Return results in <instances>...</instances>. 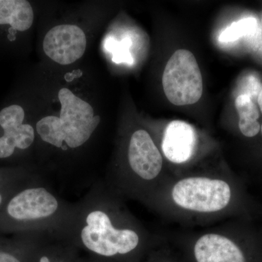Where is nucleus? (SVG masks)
<instances>
[{"label":"nucleus","instance_id":"1","mask_svg":"<svg viewBox=\"0 0 262 262\" xmlns=\"http://www.w3.org/2000/svg\"><path fill=\"white\" fill-rule=\"evenodd\" d=\"M59 117L48 115L37 122L36 130L44 142L57 148L77 149L85 144L99 125L93 106L67 88L58 92Z\"/></svg>","mask_w":262,"mask_h":262},{"label":"nucleus","instance_id":"2","mask_svg":"<svg viewBox=\"0 0 262 262\" xmlns=\"http://www.w3.org/2000/svg\"><path fill=\"white\" fill-rule=\"evenodd\" d=\"M84 248L100 256L127 254L139 246V234L134 229L117 228L110 213L99 206L88 210L78 232Z\"/></svg>","mask_w":262,"mask_h":262},{"label":"nucleus","instance_id":"3","mask_svg":"<svg viewBox=\"0 0 262 262\" xmlns=\"http://www.w3.org/2000/svg\"><path fill=\"white\" fill-rule=\"evenodd\" d=\"M163 91L170 103L177 106L193 104L201 99L203 77L199 66L190 51H176L165 66Z\"/></svg>","mask_w":262,"mask_h":262},{"label":"nucleus","instance_id":"4","mask_svg":"<svg viewBox=\"0 0 262 262\" xmlns=\"http://www.w3.org/2000/svg\"><path fill=\"white\" fill-rule=\"evenodd\" d=\"M231 196L228 183L206 177L182 179L172 190V198L177 206L199 213H214L225 209Z\"/></svg>","mask_w":262,"mask_h":262},{"label":"nucleus","instance_id":"5","mask_svg":"<svg viewBox=\"0 0 262 262\" xmlns=\"http://www.w3.org/2000/svg\"><path fill=\"white\" fill-rule=\"evenodd\" d=\"M87 37L82 29L72 24L56 26L48 31L43 50L52 61L61 65L75 63L83 56Z\"/></svg>","mask_w":262,"mask_h":262},{"label":"nucleus","instance_id":"6","mask_svg":"<svg viewBox=\"0 0 262 262\" xmlns=\"http://www.w3.org/2000/svg\"><path fill=\"white\" fill-rule=\"evenodd\" d=\"M59 201L42 187L24 189L13 196L8 206V214L18 221L50 220L59 210Z\"/></svg>","mask_w":262,"mask_h":262},{"label":"nucleus","instance_id":"7","mask_svg":"<svg viewBox=\"0 0 262 262\" xmlns=\"http://www.w3.org/2000/svg\"><path fill=\"white\" fill-rule=\"evenodd\" d=\"M25 113L18 105H11L0 112V126L4 135L0 137V158H7L14 152L15 148L25 149L34 141V129L23 124Z\"/></svg>","mask_w":262,"mask_h":262},{"label":"nucleus","instance_id":"8","mask_svg":"<svg viewBox=\"0 0 262 262\" xmlns=\"http://www.w3.org/2000/svg\"><path fill=\"white\" fill-rule=\"evenodd\" d=\"M127 156L131 170L143 180H153L161 172L163 158L147 131L132 134Z\"/></svg>","mask_w":262,"mask_h":262},{"label":"nucleus","instance_id":"9","mask_svg":"<svg viewBox=\"0 0 262 262\" xmlns=\"http://www.w3.org/2000/svg\"><path fill=\"white\" fill-rule=\"evenodd\" d=\"M198 136L192 125L181 120H174L165 128L162 149L165 158L176 164L189 161L195 151Z\"/></svg>","mask_w":262,"mask_h":262},{"label":"nucleus","instance_id":"10","mask_svg":"<svg viewBox=\"0 0 262 262\" xmlns=\"http://www.w3.org/2000/svg\"><path fill=\"white\" fill-rule=\"evenodd\" d=\"M196 262H246L244 253L232 239L222 234H204L194 246Z\"/></svg>","mask_w":262,"mask_h":262},{"label":"nucleus","instance_id":"11","mask_svg":"<svg viewBox=\"0 0 262 262\" xmlns=\"http://www.w3.org/2000/svg\"><path fill=\"white\" fill-rule=\"evenodd\" d=\"M34 11L25 0H0V24H8L10 29L25 32L32 27Z\"/></svg>","mask_w":262,"mask_h":262},{"label":"nucleus","instance_id":"12","mask_svg":"<svg viewBox=\"0 0 262 262\" xmlns=\"http://www.w3.org/2000/svg\"><path fill=\"white\" fill-rule=\"evenodd\" d=\"M234 104L239 115L241 132L246 137L257 135L261 126L258 122L259 113L254 101L246 95H239L236 98Z\"/></svg>","mask_w":262,"mask_h":262},{"label":"nucleus","instance_id":"13","mask_svg":"<svg viewBox=\"0 0 262 262\" xmlns=\"http://www.w3.org/2000/svg\"><path fill=\"white\" fill-rule=\"evenodd\" d=\"M257 21L253 18L241 19L238 21L231 24L220 36L222 42H231L237 40L239 38L251 34L256 30Z\"/></svg>","mask_w":262,"mask_h":262},{"label":"nucleus","instance_id":"14","mask_svg":"<svg viewBox=\"0 0 262 262\" xmlns=\"http://www.w3.org/2000/svg\"><path fill=\"white\" fill-rule=\"evenodd\" d=\"M261 89L262 85L258 79L254 76L249 75L243 80L242 84H241V91H242L239 95H246L253 101L256 98L258 99V94Z\"/></svg>","mask_w":262,"mask_h":262},{"label":"nucleus","instance_id":"15","mask_svg":"<svg viewBox=\"0 0 262 262\" xmlns=\"http://www.w3.org/2000/svg\"><path fill=\"white\" fill-rule=\"evenodd\" d=\"M0 262H21L17 256L11 253L0 251Z\"/></svg>","mask_w":262,"mask_h":262},{"label":"nucleus","instance_id":"16","mask_svg":"<svg viewBox=\"0 0 262 262\" xmlns=\"http://www.w3.org/2000/svg\"><path fill=\"white\" fill-rule=\"evenodd\" d=\"M257 101L258 106H259L260 110H261V112L262 113V89L261 90V91H260L259 94H258Z\"/></svg>","mask_w":262,"mask_h":262},{"label":"nucleus","instance_id":"17","mask_svg":"<svg viewBox=\"0 0 262 262\" xmlns=\"http://www.w3.org/2000/svg\"><path fill=\"white\" fill-rule=\"evenodd\" d=\"M39 262H51L49 258L47 256H42V257L39 258Z\"/></svg>","mask_w":262,"mask_h":262},{"label":"nucleus","instance_id":"18","mask_svg":"<svg viewBox=\"0 0 262 262\" xmlns=\"http://www.w3.org/2000/svg\"><path fill=\"white\" fill-rule=\"evenodd\" d=\"M2 201H3V198H2L1 194H0V205H1Z\"/></svg>","mask_w":262,"mask_h":262},{"label":"nucleus","instance_id":"19","mask_svg":"<svg viewBox=\"0 0 262 262\" xmlns=\"http://www.w3.org/2000/svg\"><path fill=\"white\" fill-rule=\"evenodd\" d=\"M261 133H262V125H261Z\"/></svg>","mask_w":262,"mask_h":262}]
</instances>
